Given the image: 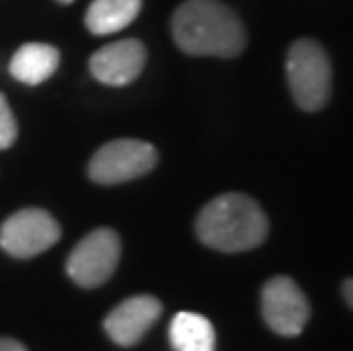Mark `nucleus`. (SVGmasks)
Returning <instances> with one entry per match:
<instances>
[{"instance_id":"obj_1","label":"nucleus","mask_w":353,"mask_h":351,"mask_svg":"<svg viewBox=\"0 0 353 351\" xmlns=\"http://www.w3.org/2000/svg\"><path fill=\"white\" fill-rule=\"evenodd\" d=\"M171 34L187 55L237 57L246 46V30L235 12L219 0H187L174 12Z\"/></svg>"},{"instance_id":"obj_2","label":"nucleus","mask_w":353,"mask_h":351,"mask_svg":"<svg viewBox=\"0 0 353 351\" xmlns=\"http://www.w3.org/2000/svg\"><path fill=\"white\" fill-rule=\"evenodd\" d=\"M267 214L246 194H221L203 208L196 219L199 240L223 253L255 249L267 240Z\"/></svg>"},{"instance_id":"obj_3","label":"nucleus","mask_w":353,"mask_h":351,"mask_svg":"<svg viewBox=\"0 0 353 351\" xmlns=\"http://www.w3.org/2000/svg\"><path fill=\"white\" fill-rule=\"evenodd\" d=\"M330 62L326 50L312 39H299L288 53V82L296 106L305 112H317L330 96Z\"/></svg>"},{"instance_id":"obj_4","label":"nucleus","mask_w":353,"mask_h":351,"mask_svg":"<svg viewBox=\"0 0 353 351\" xmlns=\"http://www.w3.org/2000/svg\"><path fill=\"white\" fill-rule=\"evenodd\" d=\"M157 151L141 139H114L103 144L89 160V178L99 185H121L153 171Z\"/></svg>"},{"instance_id":"obj_5","label":"nucleus","mask_w":353,"mask_h":351,"mask_svg":"<svg viewBox=\"0 0 353 351\" xmlns=\"http://www.w3.org/2000/svg\"><path fill=\"white\" fill-rule=\"evenodd\" d=\"M121 258V240L112 228L85 235L66 260V274L80 288H99L114 274Z\"/></svg>"},{"instance_id":"obj_6","label":"nucleus","mask_w":353,"mask_h":351,"mask_svg":"<svg viewBox=\"0 0 353 351\" xmlns=\"http://www.w3.org/2000/svg\"><path fill=\"white\" fill-rule=\"evenodd\" d=\"M62 228L50 212L26 208L10 214L0 226V249L14 258H34L57 244Z\"/></svg>"},{"instance_id":"obj_7","label":"nucleus","mask_w":353,"mask_h":351,"mask_svg":"<svg viewBox=\"0 0 353 351\" xmlns=\"http://www.w3.org/2000/svg\"><path fill=\"white\" fill-rule=\"evenodd\" d=\"M262 317L278 335H299L310 319V303L290 276H274L262 288Z\"/></svg>"},{"instance_id":"obj_8","label":"nucleus","mask_w":353,"mask_h":351,"mask_svg":"<svg viewBox=\"0 0 353 351\" xmlns=\"http://www.w3.org/2000/svg\"><path fill=\"white\" fill-rule=\"evenodd\" d=\"M146 64V48L139 39H121L99 48L89 59V71L103 85L123 87L139 78Z\"/></svg>"},{"instance_id":"obj_9","label":"nucleus","mask_w":353,"mask_h":351,"mask_svg":"<svg viewBox=\"0 0 353 351\" xmlns=\"http://www.w3.org/2000/svg\"><path fill=\"white\" fill-rule=\"evenodd\" d=\"M162 315V303L151 294H137L125 299L105 317V331L112 342L121 347H134L144 338Z\"/></svg>"},{"instance_id":"obj_10","label":"nucleus","mask_w":353,"mask_h":351,"mask_svg":"<svg viewBox=\"0 0 353 351\" xmlns=\"http://www.w3.org/2000/svg\"><path fill=\"white\" fill-rule=\"evenodd\" d=\"M59 66V50L48 43H26L14 53L10 73L23 85H41Z\"/></svg>"},{"instance_id":"obj_11","label":"nucleus","mask_w":353,"mask_h":351,"mask_svg":"<svg viewBox=\"0 0 353 351\" xmlns=\"http://www.w3.org/2000/svg\"><path fill=\"white\" fill-rule=\"evenodd\" d=\"M169 340L174 351H214L216 335L208 317L183 310L171 319Z\"/></svg>"},{"instance_id":"obj_12","label":"nucleus","mask_w":353,"mask_h":351,"mask_svg":"<svg viewBox=\"0 0 353 351\" xmlns=\"http://www.w3.org/2000/svg\"><path fill=\"white\" fill-rule=\"evenodd\" d=\"M141 0H94L87 10L85 26L92 34H114L139 17Z\"/></svg>"},{"instance_id":"obj_13","label":"nucleus","mask_w":353,"mask_h":351,"mask_svg":"<svg viewBox=\"0 0 353 351\" xmlns=\"http://www.w3.org/2000/svg\"><path fill=\"white\" fill-rule=\"evenodd\" d=\"M19 135V126L17 119H14V112L10 108V103L3 94H0V151L3 148H10Z\"/></svg>"},{"instance_id":"obj_14","label":"nucleus","mask_w":353,"mask_h":351,"mask_svg":"<svg viewBox=\"0 0 353 351\" xmlns=\"http://www.w3.org/2000/svg\"><path fill=\"white\" fill-rule=\"evenodd\" d=\"M0 351H28V349L12 338H0Z\"/></svg>"},{"instance_id":"obj_15","label":"nucleus","mask_w":353,"mask_h":351,"mask_svg":"<svg viewBox=\"0 0 353 351\" xmlns=\"http://www.w3.org/2000/svg\"><path fill=\"white\" fill-rule=\"evenodd\" d=\"M342 294H344V299H347V303L353 308V279L344 281V285H342Z\"/></svg>"},{"instance_id":"obj_16","label":"nucleus","mask_w":353,"mask_h":351,"mask_svg":"<svg viewBox=\"0 0 353 351\" xmlns=\"http://www.w3.org/2000/svg\"><path fill=\"white\" fill-rule=\"evenodd\" d=\"M57 3H62V5H69V3H73V0H57Z\"/></svg>"}]
</instances>
